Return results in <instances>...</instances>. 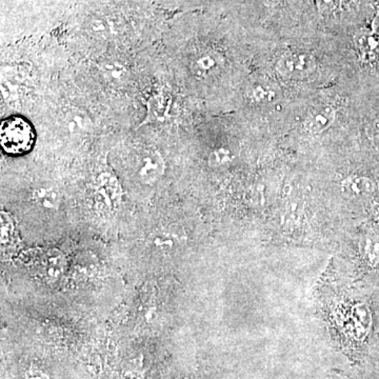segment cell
I'll use <instances>...</instances> for the list:
<instances>
[{
  "mask_svg": "<svg viewBox=\"0 0 379 379\" xmlns=\"http://www.w3.org/2000/svg\"><path fill=\"white\" fill-rule=\"evenodd\" d=\"M226 58L215 50H205L193 56L190 62L191 74L197 80H208L215 77L224 70Z\"/></svg>",
  "mask_w": 379,
  "mask_h": 379,
  "instance_id": "obj_4",
  "label": "cell"
},
{
  "mask_svg": "<svg viewBox=\"0 0 379 379\" xmlns=\"http://www.w3.org/2000/svg\"><path fill=\"white\" fill-rule=\"evenodd\" d=\"M265 1L268 6H278L283 0H265Z\"/></svg>",
  "mask_w": 379,
  "mask_h": 379,
  "instance_id": "obj_17",
  "label": "cell"
},
{
  "mask_svg": "<svg viewBox=\"0 0 379 379\" xmlns=\"http://www.w3.org/2000/svg\"><path fill=\"white\" fill-rule=\"evenodd\" d=\"M187 242V236L176 227H162L148 236L147 244L152 252L159 255L172 254Z\"/></svg>",
  "mask_w": 379,
  "mask_h": 379,
  "instance_id": "obj_5",
  "label": "cell"
},
{
  "mask_svg": "<svg viewBox=\"0 0 379 379\" xmlns=\"http://www.w3.org/2000/svg\"><path fill=\"white\" fill-rule=\"evenodd\" d=\"M233 160V152L222 147V148L215 149L210 153L209 157H208V164L212 169H224L229 166Z\"/></svg>",
  "mask_w": 379,
  "mask_h": 379,
  "instance_id": "obj_13",
  "label": "cell"
},
{
  "mask_svg": "<svg viewBox=\"0 0 379 379\" xmlns=\"http://www.w3.org/2000/svg\"><path fill=\"white\" fill-rule=\"evenodd\" d=\"M32 200L40 209L57 211L60 205V196L54 188H38L32 193Z\"/></svg>",
  "mask_w": 379,
  "mask_h": 379,
  "instance_id": "obj_11",
  "label": "cell"
},
{
  "mask_svg": "<svg viewBox=\"0 0 379 379\" xmlns=\"http://www.w3.org/2000/svg\"><path fill=\"white\" fill-rule=\"evenodd\" d=\"M363 252L373 265L379 264V235H368L363 242Z\"/></svg>",
  "mask_w": 379,
  "mask_h": 379,
  "instance_id": "obj_14",
  "label": "cell"
},
{
  "mask_svg": "<svg viewBox=\"0 0 379 379\" xmlns=\"http://www.w3.org/2000/svg\"><path fill=\"white\" fill-rule=\"evenodd\" d=\"M371 31L374 34L379 36V4L378 8H376L375 14H374L373 19H372L371 23Z\"/></svg>",
  "mask_w": 379,
  "mask_h": 379,
  "instance_id": "obj_16",
  "label": "cell"
},
{
  "mask_svg": "<svg viewBox=\"0 0 379 379\" xmlns=\"http://www.w3.org/2000/svg\"><path fill=\"white\" fill-rule=\"evenodd\" d=\"M315 1L320 15H329L334 11L335 0H315Z\"/></svg>",
  "mask_w": 379,
  "mask_h": 379,
  "instance_id": "obj_15",
  "label": "cell"
},
{
  "mask_svg": "<svg viewBox=\"0 0 379 379\" xmlns=\"http://www.w3.org/2000/svg\"><path fill=\"white\" fill-rule=\"evenodd\" d=\"M317 69V62L307 52H289L281 56L275 70L281 77L287 80H302L309 77Z\"/></svg>",
  "mask_w": 379,
  "mask_h": 379,
  "instance_id": "obj_2",
  "label": "cell"
},
{
  "mask_svg": "<svg viewBox=\"0 0 379 379\" xmlns=\"http://www.w3.org/2000/svg\"><path fill=\"white\" fill-rule=\"evenodd\" d=\"M335 119H336V111L334 108L324 106L313 110L307 115L303 123V128L307 133L317 135L330 129Z\"/></svg>",
  "mask_w": 379,
  "mask_h": 379,
  "instance_id": "obj_8",
  "label": "cell"
},
{
  "mask_svg": "<svg viewBox=\"0 0 379 379\" xmlns=\"http://www.w3.org/2000/svg\"><path fill=\"white\" fill-rule=\"evenodd\" d=\"M134 171L140 183L153 186L164 176L166 162L159 152L148 149L138 155Z\"/></svg>",
  "mask_w": 379,
  "mask_h": 379,
  "instance_id": "obj_3",
  "label": "cell"
},
{
  "mask_svg": "<svg viewBox=\"0 0 379 379\" xmlns=\"http://www.w3.org/2000/svg\"><path fill=\"white\" fill-rule=\"evenodd\" d=\"M341 193L349 198H367L378 192V183L368 176L351 175L341 183Z\"/></svg>",
  "mask_w": 379,
  "mask_h": 379,
  "instance_id": "obj_6",
  "label": "cell"
},
{
  "mask_svg": "<svg viewBox=\"0 0 379 379\" xmlns=\"http://www.w3.org/2000/svg\"><path fill=\"white\" fill-rule=\"evenodd\" d=\"M249 99L257 106H268L278 99V86L266 78H256L247 90Z\"/></svg>",
  "mask_w": 379,
  "mask_h": 379,
  "instance_id": "obj_7",
  "label": "cell"
},
{
  "mask_svg": "<svg viewBox=\"0 0 379 379\" xmlns=\"http://www.w3.org/2000/svg\"><path fill=\"white\" fill-rule=\"evenodd\" d=\"M35 142V133L31 123L21 116H10L0 125V145L2 151L10 156L29 153Z\"/></svg>",
  "mask_w": 379,
  "mask_h": 379,
  "instance_id": "obj_1",
  "label": "cell"
},
{
  "mask_svg": "<svg viewBox=\"0 0 379 379\" xmlns=\"http://www.w3.org/2000/svg\"><path fill=\"white\" fill-rule=\"evenodd\" d=\"M99 72L108 84L114 86H123L130 78L129 69L118 62H103L99 66Z\"/></svg>",
  "mask_w": 379,
  "mask_h": 379,
  "instance_id": "obj_10",
  "label": "cell"
},
{
  "mask_svg": "<svg viewBox=\"0 0 379 379\" xmlns=\"http://www.w3.org/2000/svg\"><path fill=\"white\" fill-rule=\"evenodd\" d=\"M355 45L359 55L366 62H374L379 58V36L370 30H363L355 36Z\"/></svg>",
  "mask_w": 379,
  "mask_h": 379,
  "instance_id": "obj_9",
  "label": "cell"
},
{
  "mask_svg": "<svg viewBox=\"0 0 379 379\" xmlns=\"http://www.w3.org/2000/svg\"><path fill=\"white\" fill-rule=\"evenodd\" d=\"M64 128L72 136L84 135L91 127V120L88 115L81 111H71L64 117Z\"/></svg>",
  "mask_w": 379,
  "mask_h": 379,
  "instance_id": "obj_12",
  "label": "cell"
}]
</instances>
